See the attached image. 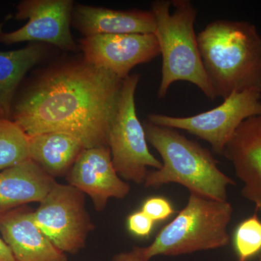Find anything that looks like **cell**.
Masks as SVG:
<instances>
[{"mask_svg": "<svg viewBox=\"0 0 261 261\" xmlns=\"http://www.w3.org/2000/svg\"><path fill=\"white\" fill-rule=\"evenodd\" d=\"M123 81L84 58L64 62L20 84L11 120L29 137L61 132L84 149L108 147Z\"/></svg>", "mask_w": 261, "mask_h": 261, "instance_id": "6da1fadb", "label": "cell"}, {"mask_svg": "<svg viewBox=\"0 0 261 261\" xmlns=\"http://www.w3.org/2000/svg\"><path fill=\"white\" fill-rule=\"evenodd\" d=\"M206 75L216 97L261 91V36L245 20H217L197 36Z\"/></svg>", "mask_w": 261, "mask_h": 261, "instance_id": "7a4b0ae2", "label": "cell"}, {"mask_svg": "<svg viewBox=\"0 0 261 261\" xmlns=\"http://www.w3.org/2000/svg\"><path fill=\"white\" fill-rule=\"evenodd\" d=\"M147 142L162 159V167L147 173L146 187L167 184L183 185L196 194L218 201H227V189L235 182L218 167L210 151L190 140L177 130L144 123Z\"/></svg>", "mask_w": 261, "mask_h": 261, "instance_id": "3957f363", "label": "cell"}, {"mask_svg": "<svg viewBox=\"0 0 261 261\" xmlns=\"http://www.w3.org/2000/svg\"><path fill=\"white\" fill-rule=\"evenodd\" d=\"M150 10L163 60L158 97H166L170 87L181 81L194 84L214 100L217 97L206 75L195 32L197 8L190 0H157Z\"/></svg>", "mask_w": 261, "mask_h": 261, "instance_id": "277c9868", "label": "cell"}, {"mask_svg": "<svg viewBox=\"0 0 261 261\" xmlns=\"http://www.w3.org/2000/svg\"><path fill=\"white\" fill-rule=\"evenodd\" d=\"M232 215L228 201L190 193L186 206L174 219L161 228L150 245L142 247L144 256L149 261L158 255L177 256L226 246Z\"/></svg>", "mask_w": 261, "mask_h": 261, "instance_id": "5b68a950", "label": "cell"}, {"mask_svg": "<svg viewBox=\"0 0 261 261\" xmlns=\"http://www.w3.org/2000/svg\"><path fill=\"white\" fill-rule=\"evenodd\" d=\"M140 80L137 73L123 80L108 135V147L116 172L137 185L145 183L147 168L162 167V162L149 152L145 128L136 111L135 92Z\"/></svg>", "mask_w": 261, "mask_h": 261, "instance_id": "8992f818", "label": "cell"}, {"mask_svg": "<svg viewBox=\"0 0 261 261\" xmlns=\"http://www.w3.org/2000/svg\"><path fill=\"white\" fill-rule=\"evenodd\" d=\"M261 116V91L233 92L218 107L189 117L150 113L147 119L158 126L185 130L211 144L216 153L225 147L239 126L247 118Z\"/></svg>", "mask_w": 261, "mask_h": 261, "instance_id": "52a82bcc", "label": "cell"}, {"mask_svg": "<svg viewBox=\"0 0 261 261\" xmlns=\"http://www.w3.org/2000/svg\"><path fill=\"white\" fill-rule=\"evenodd\" d=\"M38 227L60 250L75 254L93 230L85 194L70 185L56 183L33 214Z\"/></svg>", "mask_w": 261, "mask_h": 261, "instance_id": "ba28073f", "label": "cell"}, {"mask_svg": "<svg viewBox=\"0 0 261 261\" xmlns=\"http://www.w3.org/2000/svg\"><path fill=\"white\" fill-rule=\"evenodd\" d=\"M73 10L71 0H24L17 6L15 18L28 20L21 28L3 32L0 42L7 45L23 42H42L66 51H75L70 32Z\"/></svg>", "mask_w": 261, "mask_h": 261, "instance_id": "9c48e42d", "label": "cell"}, {"mask_svg": "<svg viewBox=\"0 0 261 261\" xmlns=\"http://www.w3.org/2000/svg\"><path fill=\"white\" fill-rule=\"evenodd\" d=\"M83 58L123 80L137 65L161 55L154 34H104L81 39Z\"/></svg>", "mask_w": 261, "mask_h": 261, "instance_id": "30bf717a", "label": "cell"}, {"mask_svg": "<svg viewBox=\"0 0 261 261\" xmlns=\"http://www.w3.org/2000/svg\"><path fill=\"white\" fill-rule=\"evenodd\" d=\"M68 185L89 196L98 212L109 199H123L130 186L116 172L109 147L84 149L67 173Z\"/></svg>", "mask_w": 261, "mask_h": 261, "instance_id": "8fae6325", "label": "cell"}, {"mask_svg": "<svg viewBox=\"0 0 261 261\" xmlns=\"http://www.w3.org/2000/svg\"><path fill=\"white\" fill-rule=\"evenodd\" d=\"M223 154L243 182L242 195L261 212V116L241 123Z\"/></svg>", "mask_w": 261, "mask_h": 261, "instance_id": "7c38bea8", "label": "cell"}, {"mask_svg": "<svg viewBox=\"0 0 261 261\" xmlns=\"http://www.w3.org/2000/svg\"><path fill=\"white\" fill-rule=\"evenodd\" d=\"M27 205L0 215V234L17 261H68L34 221Z\"/></svg>", "mask_w": 261, "mask_h": 261, "instance_id": "4fadbf2b", "label": "cell"}, {"mask_svg": "<svg viewBox=\"0 0 261 261\" xmlns=\"http://www.w3.org/2000/svg\"><path fill=\"white\" fill-rule=\"evenodd\" d=\"M72 23L84 37L104 34H154L155 22L151 10H118L78 5Z\"/></svg>", "mask_w": 261, "mask_h": 261, "instance_id": "5bb4252c", "label": "cell"}, {"mask_svg": "<svg viewBox=\"0 0 261 261\" xmlns=\"http://www.w3.org/2000/svg\"><path fill=\"white\" fill-rule=\"evenodd\" d=\"M57 182L32 160L0 171V215L39 202Z\"/></svg>", "mask_w": 261, "mask_h": 261, "instance_id": "9a60e30c", "label": "cell"}, {"mask_svg": "<svg viewBox=\"0 0 261 261\" xmlns=\"http://www.w3.org/2000/svg\"><path fill=\"white\" fill-rule=\"evenodd\" d=\"M84 149L77 139L61 132L29 137V159L53 178L68 173Z\"/></svg>", "mask_w": 261, "mask_h": 261, "instance_id": "2e32d148", "label": "cell"}, {"mask_svg": "<svg viewBox=\"0 0 261 261\" xmlns=\"http://www.w3.org/2000/svg\"><path fill=\"white\" fill-rule=\"evenodd\" d=\"M45 53L42 44L0 51V118L11 119L13 99L23 79Z\"/></svg>", "mask_w": 261, "mask_h": 261, "instance_id": "e0dca14e", "label": "cell"}, {"mask_svg": "<svg viewBox=\"0 0 261 261\" xmlns=\"http://www.w3.org/2000/svg\"><path fill=\"white\" fill-rule=\"evenodd\" d=\"M29 159L28 136L13 120L0 118V171Z\"/></svg>", "mask_w": 261, "mask_h": 261, "instance_id": "ac0fdd59", "label": "cell"}, {"mask_svg": "<svg viewBox=\"0 0 261 261\" xmlns=\"http://www.w3.org/2000/svg\"><path fill=\"white\" fill-rule=\"evenodd\" d=\"M233 245L239 261H247L261 253V220L257 214L238 225L233 235Z\"/></svg>", "mask_w": 261, "mask_h": 261, "instance_id": "d6986e66", "label": "cell"}, {"mask_svg": "<svg viewBox=\"0 0 261 261\" xmlns=\"http://www.w3.org/2000/svg\"><path fill=\"white\" fill-rule=\"evenodd\" d=\"M141 211L147 214L154 222L165 221L174 214L171 202L161 197H150L146 200Z\"/></svg>", "mask_w": 261, "mask_h": 261, "instance_id": "ffe728a7", "label": "cell"}, {"mask_svg": "<svg viewBox=\"0 0 261 261\" xmlns=\"http://www.w3.org/2000/svg\"><path fill=\"white\" fill-rule=\"evenodd\" d=\"M154 222L143 211H137L127 219L128 231L139 238H148L153 229Z\"/></svg>", "mask_w": 261, "mask_h": 261, "instance_id": "44dd1931", "label": "cell"}, {"mask_svg": "<svg viewBox=\"0 0 261 261\" xmlns=\"http://www.w3.org/2000/svg\"><path fill=\"white\" fill-rule=\"evenodd\" d=\"M112 261H147L144 256L142 247H136L130 251L116 254Z\"/></svg>", "mask_w": 261, "mask_h": 261, "instance_id": "7402d4cb", "label": "cell"}, {"mask_svg": "<svg viewBox=\"0 0 261 261\" xmlns=\"http://www.w3.org/2000/svg\"><path fill=\"white\" fill-rule=\"evenodd\" d=\"M0 261H17L2 237H0Z\"/></svg>", "mask_w": 261, "mask_h": 261, "instance_id": "603a6c76", "label": "cell"}, {"mask_svg": "<svg viewBox=\"0 0 261 261\" xmlns=\"http://www.w3.org/2000/svg\"><path fill=\"white\" fill-rule=\"evenodd\" d=\"M3 23L0 24V35L3 34Z\"/></svg>", "mask_w": 261, "mask_h": 261, "instance_id": "cb8c5ba5", "label": "cell"}, {"mask_svg": "<svg viewBox=\"0 0 261 261\" xmlns=\"http://www.w3.org/2000/svg\"><path fill=\"white\" fill-rule=\"evenodd\" d=\"M257 261H261V253H260V257H259L258 260H257Z\"/></svg>", "mask_w": 261, "mask_h": 261, "instance_id": "d4e9b609", "label": "cell"}]
</instances>
